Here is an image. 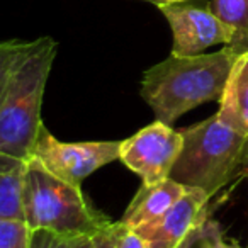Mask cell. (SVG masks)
Listing matches in <instances>:
<instances>
[{
  "label": "cell",
  "mask_w": 248,
  "mask_h": 248,
  "mask_svg": "<svg viewBox=\"0 0 248 248\" xmlns=\"http://www.w3.org/2000/svg\"><path fill=\"white\" fill-rule=\"evenodd\" d=\"M31 230L24 219H0V248H29Z\"/></svg>",
  "instance_id": "obj_14"
},
{
  "label": "cell",
  "mask_w": 248,
  "mask_h": 248,
  "mask_svg": "<svg viewBox=\"0 0 248 248\" xmlns=\"http://www.w3.org/2000/svg\"><path fill=\"white\" fill-rule=\"evenodd\" d=\"M119 148L121 141H60L43 124L31 156L53 175L82 187L85 177L119 160Z\"/></svg>",
  "instance_id": "obj_5"
},
{
  "label": "cell",
  "mask_w": 248,
  "mask_h": 248,
  "mask_svg": "<svg viewBox=\"0 0 248 248\" xmlns=\"http://www.w3.org/2000/svg\"><path fill=\"white\" fill-rule=\"evenodd\" d=\"M145 2L155 4L156 7H158V5H165V4H179V2H190V0H145Z\"/></svg>",
  "instance_id": "obj_21"
},
{
  "label": "cell",
  "mask_w": 248,
  "mask_h": 248,
  "mask_svg": "<svg viewBox=\"0 0 248 248\" xmlns=\"http://www.w3.org/2000/svg\"><path fill=\"white\" fill-rule=\"evenodd\" d=\"M240 172L243 173L245 177H248V140H247V145H245V150H243V158H241Z\"/></svg>",
  "instance_id": "obj_20"
},
{
  "label": "cell",
  "mask_w": 248,
  "mask_h": 248,
  "mask_svg": "<svg viewBox=\"0 0 248 248\" xmlns=\"http://www.w3.org/2000/svg\"><path fill=\"white\" fill-rule=\"evenodd\" d=\"M95 236H66L53 231H31L29 248H93Z\"/></svg>",
  "instance_id": "obj_13"
},
{
  "label": "cell",
  "mask_w": 248,
  "mask_h": 248,
  "mask_svg": "<svg viewBox=\"0 0 248 248\" xmlns=\"http://www.w3.org/2000/svg\"><path fill=\"white\" fill-rule=\"evenodd\" d=\"M216 114L226 126L248 140V51L234 62Z\"/></svg>",
  "instance_id": "obj_10"
},
{
  "label": "cell",
  "mask_w": 248,
  "mask_h": 248,
  "mask_svg": "<svg viewBox=\"0 0 248 248\" xmlns=\"http://www.w3.org/2000/svg\"><path fill=\"white\" fill-rule=\"evenodd\" d=\"M219 233H221L219 224L216 221H211L206 217L202 223H199L187 234V238L180 243L179 248H211L214 238Z\"/></svg>",
  "instance_id": "obj_16"
},
{
  "label": "cell",
  "mask_w": 248,
  "mask_h": 248,
  "mask_svg": "<svg viewBox=\"0 0 248 248\" xmlns=\"http://www.w3.org/2000/svg\"><path fill=\"white\" fill-rule=\"evenodd\" d=\"M56 56V41H29L0 93V152L29 160L43 126L41 106Z\"/></svg>",
  "instance_id": "obj_2"
},
{
  "label": "cell",
  "mask_w": 248,
  "mask_h": 248,
  "mask_svg": "<svg viewBox=\"0 0 248 248\" xmlns=\"http://www.w3.org/2000/svg\"><path fill=\"white\" fill-rule=\"evenodd\" d=\"M28 160L0 152V219H24L22 190Z\"/></svg>",
  "instance_id": "obj_11"
},
{
  "label": "cell",
  "mask_w": 248,
  "mask_h": 248,
  "mask_svg": "<svg viewBox=\"0 0 248 248\" xmlns=\"http://www.w3.org/2000/svg\"><path fill=\"white\" fill-rule=\"evenodd\" d=\"M207 9L230 28L226 45L236 56L248 51V0H207Z\"/></svg>",
  "instance_id": "obj_12"
},
{
  "label": "cell",
  "mask_w": 248,
  "mask_h": 248,
  "mask_svg": "<svg viewBox=\"0 0 248 248\" xmlns=\"http://www.w3.org/2000/svg\"><path fill=\"white\" fill-rule=\"evenodd\" d=\"M209 196L201 189L187 187L184 196L158 221L135 230L148 248H179L187 234L207 217Z\"/></svg>",
  "instance_id": "obj_8"
},
{
  "label": "cell",
  "mask_w": 248,
  "mask_h": 248,
  "mask_svg": "<svg viewBox=\"0 0 248 248\" xmlns=\"http://www.w3.org/2000/svg\"><path fill=\"white\" fill-rule=\"evenodd\" d=\"M182 150L169 179L184 187L217 194L241 169L247 138L226 126L217 114L180 131Z\"/></svg>",
  "instance_id": "obj_4"
},
{
  "label": "cell",
  "mask_w": 248,
  "mask_h": 248,
  "mask_svg": "<svg viewBox=\"0 0 248 248\" xmlns=\"http://www.w3.org/2000/svg\"><path fill=\"white\" fill-rule=\"evenodd\" d=\"M29 41H19V39H9V41H0V93L4 90V85L11 75L12 66L19 60Z\"/></svg>",
  "instance_id": "obj_15"
},
{
  "label": "cell",
  "mask_w": 248,
  "mask_h": 248,
  "mask_svg": "<svg viewBox=\"0 0 248 248\" xmlns=\"http://www.w3.org/2000/svg\"><path fill=\"white\" fill-rule=\"evenodd\" d=\"M114 248H148L146 241L131 228L123 223H114Z\"/></svg>",
  "instance_id": "obj_17"
},
{
  "label": "cell",
  "mask_w": 248,
  "mask_h": 248,
  "mask_svg": "<svg viewBox=\"0 0 248 248\" xmlns=\"http://www.w3.org/2000/svg\"><path fill=\"white\" fill-rule=\"evenodd\" d=\"M186 189L187 187L172 179H165L153 186H141L119 223L131 230L155 223L163 214L169 213L170 207L184 196Z\"/></svg>",
  "instance_id": "obj_9"
},
{
  "label": "cell",
  "mask_w": 248,
  "mask_h": 248,
  "mask_svg": "<svg viewBox=\"0 0 248 248\" xmlns=\"http://www.w3.org/2000/svg\"><path fill=\"white\" fill-rule=\"evenodd\" d=\"M22 209L31 231L97 236L112 226V221L85 199L82 187L53 175L32 156L26 167Z\"/></svg>",
  "instance_id": "obj_3"
},
{
  "label": "cell",
  "mask_w": 248,
  "mask_h": 248,
  "mask_svg": "<svg viewBox=\"0 0 248 248\" xmlns=\"http://www.w3.org/2000/svg\"><path fill=\"white\" fill-rule=\"evenodd\" d=\"M238 56L224 46L216 53L170 55L145 72L141 95L156 121L172 124L187 110L219 100Z\"/></svg>",
  "instance_id": "obj_1"
},
{
  "label": "cell",
  "mask_w": 248,
  "mask_h": 248,
  "mask_svg": "<svg viewBox=\"0 0 248 248\" xmlns=\"http://www.w3.org/2000/svg\"><path fill=\"white\" fill-rule=\"evenodd\" d=\"M211 248H241L240 245H236V243H228V241H224L223 240V233H219L216 238H214V241H213V247Z\"/></svg>",
  "instance_id": "obj_19"
},
{
  "label": "cell",
  "mask_w": 248,
  "mask_h": 248,
  "mask_svg": "<svg viewBox=\"0 0 248 248\" xmlns=\"http://www.w3.org/2000/svg\"><path fill=\"white\" fill-rule=\"evenodd\" d=\"M93 248H114V223L104 233L95 236V247Z\"/></svg>",
  "instance_id": "obj_18"
},
{
  "label": "cell",
  "mask_w": 248,
  "mask_h": 248,
  "mask_svg": "<svg viewBox=\"0 0 248 248\" xmlns=\"http://www.w3.org/2000/svg\"><path fill=\"white\" fill-rule=\"evenodd\" d=\"M160 12L172 29V53L179 56L201 55L214 45L226 46L231 39V31L206 7L190 2L158 5Z\"/></svg>",
  "instance_id": "obj_7"
},
{
  "label": "cell",
  "mask_w": 248,
  "mask_h": 248,
  "mask_svg": "<svg viewBox=\"0 0 248 248\" xmlns=\"http://www.w3.org/2000/svg\"><path fill=\"white\" fill-rule=\"evenodd\" d=\"M182 150V135L170 124L155 121L121 141L119 160L131 172L138 173L143 186H153L169 179Z\"/></svg>",
  "instance_id": "obj_6"
}]
</instances>
